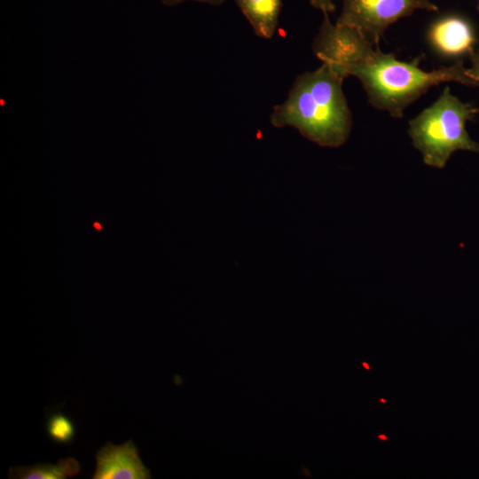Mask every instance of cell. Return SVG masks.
<instances>
[{
	"label": "cell",
	"instance_id": "obj_1",
	"mask_svg": "<svg viewBox=\"0 0 479 479\" xmlns=\"http://www.w3.org/2000/svg\"><path fill=\"white\" fill-rule=\"evenodd\" d=\"M324 16L312 43L314 54L342 78L357 77L369 103L394 118L403 117L410 104L442 82L477 86L462 60L425 71L420 67L422 56L412 61L399 60L393 53L382 52L356 29L333 24L328 14Z\"/></svg>",
	"mask_w": 479,
	"mask_h": 479
},
{
	"label": "cell",
	"instance_id": "obj_2",
	"mask_svg": "<svg viewBox=\"0 0 479 479\" xmlns=\"http://www.w3.org/2000/svg\"><path fill=\"white\" fill-rule=\"evenodd\" d=\"M344 78L326 64L298 75L287 98L273 107L272 126H289L320 146L338 147L349 137L351 114L342 90Z\"/></svg>",
	"mask_w": 479,
	"mask_h": 479
},
{
	"label": "cell",
	"instance_id": "obj_3",
	"mask_svg": "<svg viewBox=\"0 0 479 479\" xmlns=\"http://www.w3.org/2000/svg\"><path fill=\"white\" fill-rule=\"evenodd\" d=\"M478 113L444 88L439 98L409 122L408 133L425 164L442 169L459 150L479 153V144L466 130V122Z\"/></svg>",
	"mask_w": 479,
	"mask_h": 479
},
{
	"label": "cell",
	"instance_id": "obj_4",
	"mask_svg": "<svg viewBox=\"0 0 479 479\" xmlns=\"http://www.w3.org/2000/svg\"><path fill=\"white\" fill-rule=\"evenodd\" d=\"M416 10L436 12L430 0H342L336 24L356 29L366 41L379 45L386 29Z\"/></svg>",
	"mask_w": 479,
	"mask_h": 479
},
{
	"label": "cell",
	"instance_id": "obj_5",
	"mask_svg": "<svg viewBox=\"0 0 479 479\" xmlns=\"http://www.w3.org/2000/svg\"><path fill=\"white\" fill-rule=\"evenodd\" d=\"M428 38L439 55L454 59L470 56L477 42L473 24L457 14L444 15L435 20L428 30Z\"/></svg>",
	"mask_w": 479,
	"mask_h": 479
},
{
	"label": "cell",
	"instance_id": "obj_6",
	"mask_svg": "<svg viewBox=\"0 0 479 479\" xmlns=\"http://www.w3.org/2000/svg\"><path fill=\"white\" fill-rule=\"evenodd\" d=\"M94 479H147L150 472L132 441L121 445L107 443L96 455Z\"/></svg>",
	"mask_w": 479,
	"mask_h": 479
},
{
	"label": "cell",
	"instance_id": "obj_7",
	"mask_svg": "<svg viewBox=\"0 0 479 479\" xmlns=\"http://www.w3.org/2000/svg\"><path fill=\"white\" fill-rule=\"evenodd\" d=\"M255 34L264 39H271L275 34L282 0H234Z\"/></svg>",
	"mask_w": 479,
	"mask_h": 479
},
{
	"label": "cell",
	"instance_id": "obj_8",
	"mask_svg": "<svg viewBox=\"0 0 479 479\" xmlns=\"http://www.w3.org/2000/svg\"><path fill=\"white\" fill-rule=\"evenodd\" d=\"M80 471V464L73 458L59 460L57 464H36L31 467H11L10 478L16 479H65Z\"/></svg>",
	"mask_w": 479,
	"mask_h": 479
},
{
	"label": "cell",
	"instance_id": "obj_9",
	"mask_svg": "<svg viewBox=\"0 0 479 479\" xmlns=\"http://www.w3.org/2000/svg\"><path fill=\"white\" fill-rule=\"evenodd\" d=\"M47 431L53 441L60 444L71 442L75 432L73 422L59 413L50 418L47 423Z\"/></svg>",
	"mask_w": 479,
	"mask_h": 479
},
{
	"label": "cell",
	"instance_id": "obj_10",
	"mask_svg": "<svg viewBox=\"0 0 479 479\" xmlns=\"http://www.w3.org/2000/svg\"><path fill=\"white\" fill-rule=\"evenodd\" d=\"M479 10V7H477ZM471 67L467 68L469 75L479 86V49L475 50L470 56ZM479 112V108H478Z\"/></svg>",
	"mask_w": 479,
	"mask_h": 479
},
{
	"label": "cell",
	"instance_id": "obj_11",
	"mask_svg": "<svg viewBox=\"0 0 479 479\" xmlns=\"http://www.w3.org/2000/svg\"><path fill=\"white\" fill-rule=\"evenodd\" d=\"M310 4L316 9L321 11L324 14L334 12L335 6L334 0H309Z\"/></svg>",
	"mask_w": 479,
	"mask_h": 479
},
{
	"label": "cell",
	"instance_id": "obj_12",
	"mask_svg": "<svg viewBox=\"0 0 479 479\" xmlns=\"http://www.w3.org/2000/svg\"><path fill=\"white\" fill-rule=\"evenodd\" d=\"M163 4L167 6H175L186 1H195L202 4H208L211 5H220L226 0H160Z\"/></svg>",
	"mask_w": 479,
	"mask_h": 479
},
{
	"label": "cell",
	"instance_id": "obj_13",
	"mask_svg": "<svg viewBox=\"0 0 479 479\" xmlns=\"http://www.w3.org/2000/svg\"><path fill=\"white\" fill-rule=\"evenodd\" d=\"M379 438H380V439H382V440H386V439H387V437H386L384 435H380V436H379Z\"/></svg>",
	"mask_w": 479,
	"mask_h": 479
},
{
	"label": "cell",
	"instance_id": "obj_14",
	"mask_svg": "<svg viewBox=\"0 0 479 479\" xmlns=\"http://www.w3.org/2000/svg\"><path fill=\"white\" fill-rule=\"evenodd\" d=\"M363 365L366 368V369H369V365L366 364V363H363Z\"/></svg>",
	"mask_w": 479,
	"mask_h": 479
},
{
	"label": "cell",
	"instance_id": "obj_15",
	"mask_svg": "<svg viewBox=\"0 0 479 479\" xmlns=\"http://www.w3.org/2000/svg\"><path fill=\"white\" fill-rule=\"evenodd\" d=\"M94 226H95L96 228H98V229H100V228H101L100 225H99L98 224H94Z\"/></svg>",
	"mask_w": 479,
	"mask_h": 479
},
{
	"label": "cell",
	"instance_id": "obj_16",
	"mask_svg": "<svg viewBox=\"0 0 479 479\" xmlns=\"http://www.w3.org/2000/svg\"><path fill=\"white\" fill-rule=\"evenodd\" d=\"M381 401L382 403H384V402H385V400H384V399H382V398L381 399Z\"/></svg>",
	"mask_w": 479,
	"mask_h": 479
},
{
	"label": "cell",
	"instance_id": "obj_17",
	"mask_svg": "<svg viewBox=\"0 0 479 479\" xmlns=\"http://www.w3.org/2000/svg\"><path fill=\"white\" fill-rule=\"evenodd\" d=\"M477 7H479V0H478V2H477Z\"/></svg>",
	"mask_w": 479,
	"mask_h": 479
}]
</instances>
